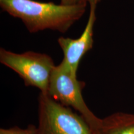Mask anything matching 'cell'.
<instances>
[{
    "label": "cell",
    "instance_id": "obj_4",
    "mask_svg": "<svg viewBox=\"0 0 134 134\" xmlns=\"http://www.w3.org/2000/svg\"><path fill=\"white\" fill-rule=\"evenodd\" d=\"M0 62L14 71L27 86H34L44 94L48 93L50 77L56 65L49 55L28 51L17 53L0 49Z\"/></svg>",
    "mask_w": 134,
    "mask_h": 134
},
{
    "label": "cell",
    "instance_id": "obj_3",
    "mask_svg": "<svg viewBox=\"0 0 134 134\" xmlns=\"http://www.w3.org/2000/svg\"><path fill=\"white\" fill-rule=\"evenodd\" d=\"M38 124L35 134H96L85 118L49 95L38 98Z\"/></svg>",
    "mask_w": 134,
    "mask_h": 134
},
{
    "label": "cell",
    "instance_id": "obj_6",
    "mask_svg": "<svg viewBox=\"0 0 134 134\" xmlns=\"http://www.w3.org/2000/svg\"><path fill=\"white\" fill-rule=\"evenodd\" d=\"M96 134H134V114L116 113L101 119Z\"/></svg>",
    "mask_w": 134,
    "mask_h": 134
},
{
    "label": "cell",
    "instance_id": "obj_5",
    "mask_svg": "<svg viewBox=\"0 0 134 134\" xmlns=\"http://www.w3.org/2000/svg\"><path fill=\"white\" fill-rule=\"evenodd\" d=\"M96 1L90 3V14L85 29L80 37L71 38L60 37L57 42L63 51V60L71 71L77 75L80 62L86 53L93 47L94 26L96 21Z\"/></svg>",
    "mask_w": 134,
    "mask_h": 134
},
{
    "label": "cell",
    "instance_id": "obj_7",
    "mask_svg": "<svg viewBox=\"0 0 134 134\" xmlns=\"http://www.w3.org/2000/svg\"><path fill=\"white\" fill-rule=\"evenodd\" d=\"M36 126L29 125L26 129L14 127L10 129H1L0 134H35Z\"/></svg>",
    "mask_w": 134,
    "mask_h": 134
},
{
    "label": "cell",
    "instance_id": "obj_2",
    "mask_svg": "<svg viewBox=\"0 0 134 134\" xmlns=\"http://www.w3.org/2000/svg\"><path fill=\"white\" fill-rule=\"evenodd\" d=\"M86 84L80 81L63 60L55 66L50 77L47 94L82 115L96 134L101 119L94 115L84 100L82 91Z\"/></svg>",
    "mask_w": 134,
    "mask_h": 134
},
{
    "label": "cell",
    "instance_id": "obj_8",
    "mask_svg": "<svg viewBox=\"0 0 134 134\" xmlns=\"http://www.w3.org/2000/svg\"><path fill=\"white\" fill-rule=\"evenodd\" d=\"M101 0H60V4L67 6H75V5H86L90 4L91 1H96L99 3Z\"/></svg>",
    "mask_w": 134,
    "mask_h": 134
},
{
    "label": "cell",
    "instance_id": "obj_1",
    "mask_svg": "<svg viewBox=\"0 0 134 134\" xmlns=\"http://www.w3.org/2000/svg\"><path fill=\"white\" fill-rule=\"evenodd\" d=\"M3 11L19 18L31 33L46 29L66 32L86 11V5L67 6L34 0H0Z\"/></svg>",
    "mask_w": 134,
    "mask_h": 134
}]
</instances>
